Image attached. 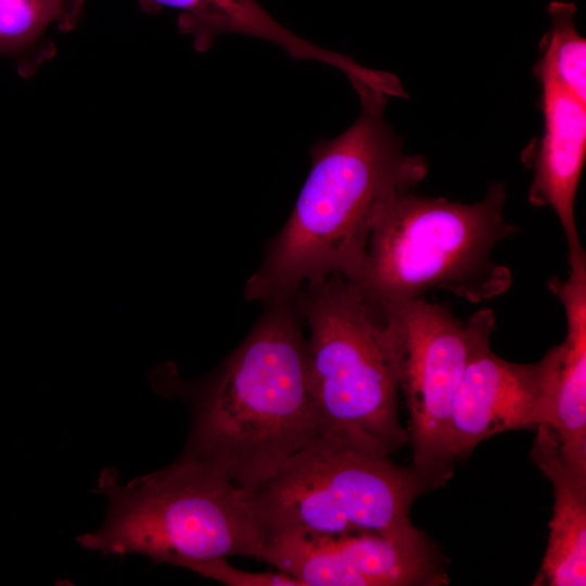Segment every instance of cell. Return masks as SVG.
Masks as SVG:
<instances>
[{"label":"cell","instance_id":"cell-11","mask_svg":"<svg viewBox=\"0 0 586 586\" xmlns=\"http://www.w3.org/2000/svg\"><path fill=\"white\" fill-rule=\"evenodd\" d=\"M570 275L552 277L549 291L561 302L566 320L562 343L553 346L556 366L551 419L561 460L586 481V255L569 257Z\"/></svg>","mask_w":586,"mask_h":586},{"label":"cell","instance_id":"cell-1","mask_svg":"<svg viewBox=\"0 0 586 586\" xmlns=\"http://www.w3.org/2000/svg\"><path fill=\"white\" fill-rule=\"evenodd\" d=\"M353 87L360 113L344 132L311 148L308 176L289 219L245 285L247 300H291L306 282L330 275L356 282L379 211L428 173L425 158L404 153L402 138L385 120L392 97L366 84Z\"/></svg>","mask_w":586,"mask_h":586},{"label":"cell","instance_id":"cell-12","mask_svg":"<svg viewBox=\"0 0 586 586\" xmlns=\"http://www.w3.org/2000/svg\"><path fill=\"white\" fill-rule=\"evenodd\" d=\"M530 457L553 489V513L546 551L532 585H586V481L563 464L552 429H536Z\"/></svg>","mask_w":586,"mask_h":586},{"label":"cell","instance_id":"cell-5","mask_svg":"<svg viewBox=\"0 0 586 586\" xmlns=\"http://www.w3.org/2000/svg\"><path fill=\"white\" fill-rule=\"evenodd\" d=\"M433 489L412 466L319 430L250 497L265 542L362 532L404 537L419 531L410 519L415 500Z\"/></svg>","mask_w":586,"mask_h":586},{"label":"cell","instance_id":"cell-7","mask_svg":"<svg viewBox=\"0 0 586 586\" xmlns=\"http://www.w3.org/2000/svg\"><path fill=\"white\" fill-rule=\"evenodd\" d=\"M373 304L409 416L411 466L434 489L442 487L455 470L448 450L453 397L473 348L492 334L495 314L482 308L462 321L447 304L425 297Z\"/></svg>","mask_w":586,"mask_h":586},{"label":"cell","instance_id":"cell-8","mask_svg":"<svg viewBox=\"0 0 586 586\" xmlns=\"http://www.w3.org/2000/svg\"><path fill=\"white\" fill-rule=\"evenodd\" d=\"M302 586H444L447 560L423 531L388 537L362 532L283 535L267 539L258 556Z\"/></svg>","mask_w":586,"mask_h":586},{"label":"cell","instance_id":"cell-9","mask_svg":"<svg viewBox=\"0 0 586 586\" xmlns=\"http://www.w3.org/2000/svg\"><path fill=\"white\" fill-rule=\"evenodd\" d=\"M489 337L473 348L453 397L448 450L455 464L494 435L550 424L555 347L537 362L517 364L496 355Z\"/></svg>","mask_w":586,"mask_h":586},{"label":"cell","instance_id":"cell-4","mask_svg":"<svg viewBox=\"0 0 586 586\" xmlns=\"http://www.w3.org/2000/svg\"><path fill=\"white\" fill-rule=\"evenodd\" d=\"M94 492L107 498L105 519L77 542L103 555L137 553L192 571L216 558L258 559L264 547L250 491L198 459L180 456L125 484L116 469H104Z\"/></svg>","mask_w":586,"mask_h":586},{"label":"cell","instance_id":"cell-2","mask_svg":"<svg viewBox=\"0 0 586 586\" xmlns=\"http://www.w3.org/2000/svg\"><path fill=\"white\" fill-rule=\"evenodd\" d=\"M269 304L194 396L181 454L247 491L271 479L320 429L297 315L290 300Z\"/></svg>","mask_w":586,"mask_h":586},{"label":"cell","instance_id":"cell-10","mask_svg":"<svg viewBox=\"0 0 586 586\" xmlns=\"http://www.w3.org/2000/svg\"><path fill=\"white\" fill-rule=\"evenodd\" d=\"M535 74L542 86L544 129L537 142L523 153V161L533 170L527 199L534 206H548L555 212L569 256H573L584 251L574 208L586 157V102L565 89L542 61Z\"/></svg>","mask_w":586,"mask_h":586},{"label":"cell","instance_id":"cell-6","mask_svg":"<svg viewBox=\"0 0 586 586\" xmlns=\"http://www.w3.org/2000/svg\"><path fill=\"white\" fill-rule=\"evenodd\" d=\"M298 291L320 430L390 456L408 435L399 422V392L377 307L341 275L306 282Z\"/></svg>","mask_w":586,"mask_h":586},{"label":"cell","instance_id":"cell-14","mask_svg":"<svg viewBox=\"0 0 586 586\" xmlns=\"http://www.w3.org/2000/svg\"><path fill=\"white\" fill-rule=\"evenodd\" d=\"M81 8L82 0H0V55L31 74L52 55L49 31L73 28Z\"/></svg>","mask_w":586,"mask_h":586},{"label":"cell","instance_id":"cell-15","mask_svg":"<svg viewBox=\"0 0 586 586\" xmlns=\"http://www.w3.org/2000/svg\"><path fill=\"white\" fill-rule=\"evenodd\" d=\"M548 12L551 28L542 41L539 60L565 89L586 102V40L575 28V7L553 1Z\"/></svg>","mask_w":586,"mask_h":586},{"label":"cell","instance_id":"cell-16","mask_svg":"<svg viewBox=\"0 0 586 586\" xmlns=\"http://www.w3.org/2000/svg\"><path fill=\"white\" fill-rule=\"evenodd\" d=\"M193 572L229 586H302L295 577L281 572H247L232 566L227 558L198 564Z\"/></svg>","mask_w":586,"mask_h":586},{"label":"cell","instance_id":"cell-13","mask_svg":"<svg viewBox=\"0 0 586 586\" xmlns=\"http://www.w3.org/2000/svg\"><path fill=\"white\" fill-rule=\"evenodd\" d=\"M149 1L179 12V28L191 36L198 51L208 50L221 35H243L276 44L291 58L333 66L347 77L360 69L352 58L319 47L284 27L256 0Z\"/></svg>","mask_w":586,"mask_h":586},{"label":"cell","instance_id":"cell-3","mask_svg":"<svg viewBox=\"0 0 586 586\" xmlns=\"http://www.w3.org/2000/svg\"><path fill=\"white\" fill-rule=\"evenodd\" d=\"M506 199L499 181L471 204L412 190L395 194L375 217L366 264L354 283L373 303L425 297L432 290L471 303L504 294L512 273L495 260V247L520 231L505 216Z\"/></svg>","mask_w":586,"mask_h":586}]
</instances>
